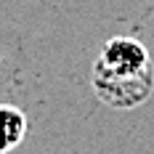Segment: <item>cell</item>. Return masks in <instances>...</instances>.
Returning a JSON list of instances; mask_svg holds the SVG:
<instances>
[{
    "mask_svg": "<svg viewBox=\"0 0 154 154\" xmlns=\"http://www.w3.org/2000/svg\"><path fill=\"white\" fill-rule=\"evenodd\" d=\"M154 88V69L141 72H117L101 64H93V91L96 96L114 109H133L143 104Z\"/></svg>",
    "mask_w": 154,
    "mask_h": 154,
    "instance_id": "6da1fadb",
    "label": "cell"
},
{
    "mask_svg": "<svg viewBox=\"0 0 154 154\" xmlns=\"http://www.w3.org/2000/svg\"><path fill=\"white\" fill-rule=\"evenodd\" d=\"M96 64L106 69H117V72H141L152 66V59L146 45L138 43L136 37H112L101 45Z\"/></svg>",
    "mask_w": 154,
    "mask_h": 154,
    "instance_id": "7a4b0ae2",
    "label": "cell"
},
{
    "mask_svg": "<svg viewBox=\"0 0 154 154\" xmlns=\"http://www.w3.org/2000/svg\"><path fill=\"white\" fill-rule=\"evenodd\" d=\"M27 130L24 114L14 106H0V154L14 149Z\"/></svg>",
    "mask_w": 154,
    "mask_h": 154,
    "instance_id": "3957f363",
    "label": "cell"
}]
</instances>
